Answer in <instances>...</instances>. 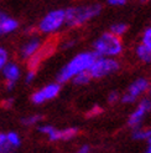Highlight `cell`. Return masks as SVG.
<instances>
[{"label": "cell", "mask_w": 151, "mask_h": 153, "mask_svg": "<svg viewBox=\"0 0 151 153\" xmlns=\"http://www.w3.org/2000/svg\"><path fill=\"white\" fill-rule=\"evenodd\" d=\"M42 48V41L40 37H31L29 39L20 49V57L22 60H30L34 55H36V52Z\"/></svg>", "instance_id": "9"}, {"label": "cell", "mask_w": 151, "mask_h": 153, "mask_svg": "<svg viewBox=\"0 0 151 153\" xmlns=\"http://www.w3.org/2000/svg\"><path fill=\"white\" fill-rule=\"evenodd\" d=\"M149 98H150V100H151V90H150V97H149Z\"/></svg>", "instance_id": "30"}, {"label": "cell", "mask_w": 151, "mask_h": 153, "mask_svg": "<svg viewBox=\"0 0 151 153\" xmlns=\"http://www.w3.org/2000/svg\"><path fill=\"white\" fill-rule=\"evenodd\" d=\"M100 112H102V108H100V107H98V106H94L93 108L89 111L88 116H97V114H99Z\"/></svg>", "instance_id": "25"}, {"label": "cell", "mask_w": 151, "mask_h": 153, "mask_svg": "<svg viewBox=\"0 0 151 153\" xmlns=\"http://www.w3.org/2000/svg\"><path fill=\"white\" fill-rule=\"evenodd\" d=\"M15 83H16V82H14V81H5V87H6V90L11 91V90L15 87Z\"/></svg>", "instance_id": "28"}, {"label": "cell", "mask_w": 151, "mask_h": 153, "mask_svg": "<svg viewBox=\"0 0 151 153\" xmlns=\"http://www.w3.org/2000/svg\"><path fill=\"white\" fill-rule=\"evenodd\" d=\"M120 68V64L117 57H102L98 56L89 68L92 79H103L115 74Z\"/></svg>", "instance_id": "5"}, {"label": "cell", "mask_w": 151, "mask_h": 153, "mask_svg": "<svg viewBox=\"0 0 151 153\" xmlns=\"http://www.w3.org/2000/svg\"><path fill=\"white\" fill-rule=\"evenodd\" d=\"M59 92H61V83L52 82L46 86H43L39 91H36V92H34L31 96V101L35 105H42L46 101L54 100L55 97L58 96Z\"/></svg>", "instance_id": "7"}, {"label": "cell", "mask_w": 151, "mask_h": 153, "mask_svg": "<svg viewBox=\"0 0 151 153\" xmlns=\"http://www.w3.org/2000/svg\"><path fill=\"white\" fill-rule=\"evenodd\" d=\"M110 6H123L128 3V0H107Z\"/></svg>", "instance_id": "24"}, {"label": "cell", "mask_w": 151, "mask_h": 153, "mask_svg": "<svg viewBox=\"0 0 151 153\" xmlns=\"http://www.w3.org/2000/svg\"><path fill=\"white\" fill-rule=\"evenodd\" d=\"M36 77V71L32 70V68H29V71L26 72V76H25V81L26 83H31Z\"/></svg>", "instance_id": "23"}, {"label": "cell", "mask_w": 151, "mask_h": 153, "mask_svg": "<svg viewBox=\"0 0 151 153\" xmlns=\"http://www.w3.org/2000/svg\"><path fill=\"white\" fill-rule=\"evenodd\" d=\"M100 4H90L84 6H73L66 9V26L78 27L100 14Z\"/></svg>", "instance_id": "2"}, {"label": "cell", "mask_w": 151, "mask_h": 153, "mask_svg": "<svg viewBox=\"0 0 151 153\" xmlns=\"http://www.w3.org/2000/svg\"><path fill=\"white\" fill-rule=\"evenodd\" d=\"M97 57L98 56L94 53V51H83L77 53L59 70V72L57 74V82H68L76 75L84 71H89L90 66L93 65Z\"/></svg>", "instance_id": "1"}, {"label": "cell", "mask_w": 151, "mask_h": 153, "mask_svg": "<svg viewBox=\"0 0 151 153\" xmlns=\"http://www.w3.org/2000/svg\"><path fill=\"white\" fill-rule=\"evenodd\" d=\"M9 62V53H7V51L0 46V71L3 70V67Z\"/></svg>", "instance_id": "20"}, {"label": "cell", "mask_w": 151, "mask_h": 153, "mask_svg": "<svg viewBox=\"0 0 151 153\" xmlns=\"http://www.w3.org/2000/svg\"><path fill=\"white\" fill-rule=\"evenodd\" d=\"M6 142H7V141H6V134L0 132V149H1V148L5 146Z\"/></svg>", "instance_id": "27"}, {"label": "cell", "mask_w": 151, "mask_h": 153, "mask_svg": "<svg viewBox=\"0 0 151 153\" xmlns=\"http://www.w3.org/2000/svg\"><path fill=\"white\" fill-rule=\"evenodd\" d=\"M135 55L136 57L144 64H150L151 62V50L144 44H139L136 48H135Z\"/></svg>", "instance_id": "13"}, {"label": "cell", "mask_w": 151, "mask_h": 153, "mask_svg": "<svg viewBox=\"0 0 151 153\" xmlns=\"http://www.w3.org/2000/svg\"><path fill=\"white\" fill-rule=\"evenodd\" d=\"M146 153H151V152H147V151H146Z\"/></svg>", "instance_id": "31"}, {"label": "cell", "mask_w": 151, "mask_h": 153, "mask_svg": "<svg viewBox=\"0 0 151 153\" xmlns=\"http://www.w3.org/2000/svg\"><path fill=\"white\" fill-rule=\"evenodd\" d=\"M1 74H3V77L5 81H14L16 82L20 76H21V70L18 64L15 62H7L1 70Z\"/></svg>", "instance_id": "12"}, {"label": "cell", "mask_w": 151, "mask_h": 153, "mask_svg": "<svg viewBox=\"0 0 151 153\" xmlns=\"http://www.w3.org/2000/svg\"><path fill=\"white\" fill-rule=\"evenodd\" d=\"M151 110V100L147 98H142V100L138 103L135 107V110L130 113L129 118H128V126L131 128H136L141 126V122L144 121L145 116L150 112Z\"/></svg>", "instance_id": "8"}, {"label": "cell", "mask_w": 151, "mask_h": 153, "mask_svg": "<svg viewBox=\"0 0 151 153\" xmlns=\"http://www.w3.org/2000/svg\"><path fill=\"white\" fill-rule=\"evenodd\" d=\"M77 134H78V128L68 127V128H63V129L55 128L47 137L51 142H56V141H70V140L74 138Z\"/></svg>", "instance_id": "10"}, {"label": "cell", "mask_w": 151, "mask_h": 153, "mask_svg": "<svg viewBox=\"0 0 151 153\" xmlns=\"http://www.w3.org/2000/svg\"><path fill=\"white\" fill-rule=\"evenodd\" d=\"M19 27V21L9 15L0 13V35H7L14 33Z\"/></svg>", "instance_id": "11"}, {"label": "cell", "mask_w": 151, "mask_h": 153, "mask_svg": "<svg viewBox=\"0 0 151 153\" xmlns=\"http://www.w3.org/2000/svg\"><path fill=\"white\" fill-rule=\"evenodd\" d=\"M150 86H151V82L147 79H145V77L136 79L129 87H128L126 92L120 97V101L125 105L134 103L140 96H142L145 92H147L150 90Z\"/></svg>", "instance_id": "6"}, {"label": "cell", "mask_w": 151, "mask_h": 153, "mask_svg": "<svg viewBox=\"0 0 151 153\" xmlns=\"http://www.w3.org/2000/svg\"><path fill=\"white\" fill-rule=\"evenodd\" d=\"M54 129H55V127H54V126H51V125H42V126L39 127V132L42 133V134L48 136L52 131H54Z\"/></svg>", "instance_id": "22"}, {"label": "cell", "mask_w": 151, "mask_h": 153, "mask_svg": "<svg viewBox=\"0 0 151 153\" xmlns=\"http://www.w3.org/2000/svg\"><path fill=\"white\" fill-rule=\"evenodd\" d=\"M42 116L41 114H31V116H27V117H24L21 120V123L25 125V126H34L36 123L42 121Z\"/></svg>", "instance_id": "18"}, {"label": "cell", "mask_w": 151, "mask_h": 153, "mask_svg": "<svg viewBox=\"0 0 151 153\" xmlns=\"http://www.w3.org/2000/svg\"><path fill=\"white\" fill-rule=\"evenodd\" d=\"M131 137L135 141H149L151 138V128H145L141 126L133 128Z\"/></svg>", "instance_id": "14"}, {"label": "cell", "mask_w": 151, "mask_h": 153, "mask_svg": "<svg viewBox=\"0 0 151 153\" xmlns=\"http://www.w3.org/2000/svg\"><path fill=\"white\" fill-rule=\"evenodd\" d=\"M120 96L119 95V92L118 91H111V92H109V95H108V103H110V105H113V103H117L118 101H120Z\"/></svg>", "instance_id": "21"}, {"label": "cell", "mask_w": 151, "mask_h": 153, "mask_svg": "<svg viewBox=\"0 0 151 153\" xmlns=\"http://www.w3.org/2000/svg\"><path fill=\"white\" fill-rule=\"evenodd\" d=\"M147 152H151V138L147 141Z\"/></svg>", "instance_id": "29"}, {"label": "cell", "mask_w": 151, "mask_h": 153, "mask_svg": "<svg viewBox=\"0 0 151 153\" xmlns=\"http://www.w3.org/2000/svg\"><path fill=\"white\" fill-rule=\"evenodd\" d=\"M76 153H90V147L88 146V144H83V146H81L77 149Z\"/></svg>", "instance_id": "26"}, {"label": "cell", "mask_w": 151, "mask_h": 153, "mask_svg": "<svg viewBox=\"0 0 151 153\" xmlns=\"http://www.w3.org/2000/svg\"><path fill=\"white\" fill-rule=\"evenodd\" d=\"M141 42L144 44V45H146V46L151 50V26L147 27L145 31H144V34H142V36H141Z\"/></svg>", "instance_id": "19"}, {"label": "cell", "mask_w": 151, "mask_h": 153, "mask_svg": "<svg viewBox=\"0 0 151 153\" xmlns=\"http://www.w3.org/2000/svg\"><path fill=\"white\" fill-rule=\"evenodd\" d=\"M66 25V10L56 9L47 13L39 22V30L42 34H55Z\"/></svg>", "instance_id": "4"}, {"label": "cell", "mask_w": 151, "mask_h": 153, "mask_svg": "<svg viewBox=\"0 0 151 153\" xmlns=\"http://www.w3.org/2000/svg\"><path fill=\"white\" fill-rule=\"evenodd\" d=\"M109 31L111 34H114L119 37H122L126 31H128V25L125 24V22H115V24H113L110 26V30Z\"/></svg>", "instance_id": "16"}, {"label": "cell", "mask_w": 151, "mask_h": 153, "mask_svg": "<svg viewBox=\"0 0 151 153\" xmlns=\"http://www.w3.org/2000/svg\"><path fill=\"white\" fill-rule=\"evenodd\" d=\"M124 50L123 41L119 36L110 31L102 34L93 42V51L97 56L102 57H118Z\"/></svg>", "instance_id": "3"}, {"label": "cell", "mask_w": 151, "mask_h": 153, "mask_svg": "<svg viewBox=\"0 0 151 153\" xmlns=\"http://www.w3.org/2000/svg\"><path fill=\"white\" fill-rule=\"evenodd\" d=\"M90 80H92V76H90L89 71H84V72L76 75L72 79V82L76 86H84V85H88L90 82Z\"/></svg>", "instance_id": "15"}, {"label": "cell", "mask_w": 151, "mask_h": 153, "mask_svg": "<svg viewBox=\"0 0 151 153\" xmlns=\"http://www.w3.org/2000/svg\"><path fill=\"white\" fill-rule=\"evenodd\" d=\"M6 141L14 148L20 147V144H21V138H20V136L16 132H9V133H6Z\"/></svg>", "instance_id": "17"}]
</instances>
